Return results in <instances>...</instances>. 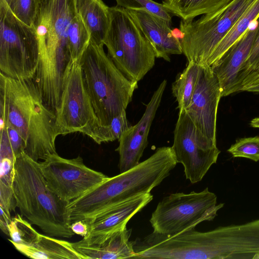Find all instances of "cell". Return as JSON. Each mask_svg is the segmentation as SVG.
<instances>
[{
    "label": "cell",
    "mask_w": 259,
    "mask_h": 259,
    "mask_svg": "<svg viewBox=\"0 0 259 259\" xmlns=\"http://www.w3.org/2000/svg\"><path fill=\"white\" fill-rule=\"evenodd\" d=\"M259 29V18L224 55L210 67L217 76L222 97L240 92L242 74Z\"/></svg>",
    "instance_id": "cell-15"
},
{
    "label": "cell",
    "mask_w": 259,
    "mask_h": 259,
    "mask_svg": "<svg viewBox=\"0 0 259 259\" xmlns=\"http://www.w3.org/2000/svg\"><path fill=\"white\" fill-rule=\"evenodd\" d=\"M20 214L46 235L70 238L72 231L67 205L49 187L40 163L22 153L14 164L12 184Z\"/></svg>",
    "instance_id": "cell-4"
},
{
    "label": "cell",
    "mask_w": 259,
    "mask_h": 259,
    "mask_svg": "<svg viewBox=\"0 0 259 259\" xmlns=\"http://www.w3.org/2000/svg\"><path fill=\"white\" fill-rule=\"evenodd\" d=\"M224 204H217V195L207 187L199 192L172 193L158 203L150 223L153 232L173 235L212 221Z\"/></svg>",
    "instance_id": "cell-9"
},
{
    "label": "cell",
    "mask_w": 259,
    "mask_h": 259,
    "mask_svg": "<svg viewBox=\"0 0 259 259\" xmlns=\"http://www.w3.org/2000/svg\"><path fill=\"white\" fill-rule=\"evenodd\" d=\"M153 199L150 193L140 195L102 212L88 224L89 232L79 241L88 245L102 243L124 228L129 220Z\"/></svg>",
    "instance_id": "cell-16"
},
{
    "label": "cell",
    "mask_w": 259,
    "mask_h": 259,
    "mask_svg": "<svg viewBox=\"0 0 259 259\" xmlns=\"http://www.w3.org/2000/svg\"><path fill=\"white\" fill-rule=\"evenodd\" d=\"M77 14L75 0H47L40 4L34 26L39 54L32 79L43 99L60 100L67 73L73 63L68 44V28Z\"/></svg>",
    "instance_id": "cell-3"
},
{
    "label": "cell",
    "mask_w": 259,
    "mask_h": 259,
    "mask_svg": "<svg viewBox=\"0 0 259 259\" xmlns=\"http://www.w3.org/2000/svg\"><path fill=\"white\" fill-rule=\"evenodd\" d=\"M233 0H162V4L183 20L194 19L201 15L215 14Z\"/></svg>",
    "instance_id": "cell-21"
},
{
    "label": "cell",
    "mask_w": 259,
    "mask_h": 259,
    "mask_svg": "<svg viewBox=\"0 0 259 259\" xmlns=\"http://www.w3.org/2000/svg\"><path fill=\"white\" fill-rule=\"evenodd\" d=\"M258 18L259 0H255L218 45L209 58L207 65L211 66L219 60Z\"/></svg>",
    "instance_id": "cell-22"
},
{
    "label": "cell",
    "mask_w": 259,
    "mask_h": 259,
    "mask_svg": "<svg viewBox=\"0 0 259 259\" xmlns=\"http://www.w3.org/2000/svg\"><path fill=\"white\" fill-rule=\"evenodd\" d=\"M110 23L104 41L108 55L129 80L138 82L153 68V48L127 9L109 7Z\"/></svg>",
    "instance_id": "cell-6"
},
{
    "label": "cell",
    "mask_w": 259,
    "mask_h": 259,
    "mask_svg": "<svg viewBox=\"0 0 259 259\" xmlns=\"http://www.w3.org/2000/svg\"><path fill=\"white\" fill-rule=\"evenodd\" d=\"M171 147H162L144 161L120 172L68 203L71 223L81 220L87 224L97 215L119 203L142 194L150 193L176 166Z\"/></svg>",
    "instance_id": "cell-2"
},
{
    "label": "cell",
    "mask_w": 259,
    "mask_h": 259,
    "mask_svg": "<svg viewBox=\"0 0 259 259\" xmlns=\"http://www.w3.org/2000/svg\"><path fill=\"white\" fill-rule=\"evenodd\" d=\"M201 66L188 62L172 84V93L178 103L179 110L185 109L190 104L200 74Z\"/></svg>",
    "instance_id": "cell-23"
},
{
    "label": "cell",
    "mask_w": 259,
    "mask_h": 259,
    "mask_svg": "<svg viewBox=\"0 0 259 259\" xmlns=\"http://www.w3.org/2000/svg\"><path fill=\"white\" fill-rule=\"evenodd\" d=\"M221 97L220 82L211 67L201 66L190 103L185 110L195 126L215 141L217 115Z\"/></svg>",
    "instance_id": "cell-13"
},
{
    "label": "cell",
    "mask_w": 259,
    "mask_h": 259,
    "mask_svg": "<svg viewBox=\"0 0 259 259\" xmlns=\"http://www.w3.org/2000/svg\"><path fill=\"white\" fill-rule=\"evenodd\" d=\"M131 232V229L125 227L101 243L88 245L79 241L72 243V245L83 259L133 258L135 253L133 241L129 240Z\"/></svg>",
    "instance_id": "cell-18"
},
{
    "label": "cell",
    "mask_w": 259,
    "mask_h": 259,
    "mask_svg": "<svg viewBox=\"0 0 259 259\" xmlns=\"http://www.w3.org/2000/svg\"><path fill=\"white\" fill-rule=\"evenodd\" d=\"M39 54L35 27L22 22L6 2L0 0L1 72L15 79H33Z\"/></svg>",
    "instance_id": "cell-7"
},
{
    "label": "cell",
    "mask_w": 259,
    "mask_h": 259,
    "mask_svg": "<svg viewBox=\"0 0 259 259\" xmlns=\"http://www.w3.org/2000/svg\"><path fill=\"white\" fill-rule=\"evenodd\" d=\"M1 126L4 127L7 132L15 157L16 158L25 152V143L20 134L12 126L1 122Z\"/></svg>",
    "instance_id": "cell-32"
},
{
    "label": "cell",
    "mask_w": 259,
    "mask_h": 259,
    "mask_svg": "<svg viewBox=\"0 0 259 259\" xmlns=\"http://www.w3.org/2000/svg\"><path fill=\"white\" fill-rule=\"evenodd\" d=\"M15 160L11 157H0V182L11 187L13 184Z\"/></svg>",
    "instance_id": "cell-33"
},
{
    "label": "cell",
    "mask_w": 259,
    "mask_h": 259,
    "mask_svg": "<svg viewBox=\"0 0 259 259\" xmlns=\"http://www.w3.org/2000/svg\"><path fill=\"white\" fill-rule=\"evenodd\" d=\"M232 157L259 161V136L239 139L227 150Z\"/></svg>",
    "instance_id": "cell-28"
},
{
    "label": "cell",
    "mask_w": 259,
    "mask_h": 259,
    "mask_svg": "<svg viewBox=\"0 0 259 259\" xmlns=\"http://www.w3.org/2000/svg\"><path fill=\"white\" fill-rule=\"evenodd\" d=\"M250 125L252 127L259 128V117L252 119L250 121Z\"/></svg>",
    "instance_id": "cell-37"
},
{
    "label": "cell",
    "mask_w": 259,
    "mask_h": 259,
    "mask_svg": "<svg viewBox=\"0 0 259 259\" xmlns=\"http://www.w3.org/2000/svg\"><path fill=\"white\" fill-rule=\"evenodd\" d=\"M20 253L35 259H83L73 247L72 243L39 234L37 239L29 245L11 242Z\"/></svg>",
    "instance_id": "cell-19"
},
{
    "label": "cell",
    "mask_w": 259,
    "mask_h": 259,
    "mask_svg": "<svg viewBox=\"0 0 259 259\" xmlns=\"http://www.w3.org/2000/svg\"><path fill=\"white\" fill-rule=\"evenodd\" d=\"M90 41L79 61L83 81L100 125L125 112L138 82L127 79L104 50Z\"/></svg>",
    "instance_id": "cell-5"
},
{
    "label": "cell",
    "mask_w": 259,
    "mask_h": 259,
    "mask_svg": "<svg viewBox=\"0 0 259 259\" xmlns=\"http://www.w3.org/2000/svg\"><path fill=\"white\" fill-rule=\"evenodd\" d=\"M117 6L128 10H145L171 22L172 14L162 4L152 0H115Z\"/></svg>",
    "instance_id": "cell-29"
},
{
    "label": "cell",
    "mask_w": 259,
    "mask_h": 259,
    "mask_svg": "<svg viewBox=\"0 0 259 259\" xmlns=\"http://www.w3.org/2000/svg\"><path fill=\"white\" fill-rule=\"evenodd\" d=\"M6 3L8 4L9 7H10L12 5L13 0H5Z\"/></svg>",
    "instance_id": "cell-38"
},
{
    "label": "cell",
    "mask_w": 259,
    "mask_h": 259,
    "mask_svg": "<svg viewBox=\"0 0 259 259\" xmlns=\"http://www.w3.org/2000/svg\"><path fill=\"white\" fill-rule=\"evenodd\" d=\"M240 91L259 92V74H252L246 77Z\"/></svg>",
    "instance_id": "cell-34"
},
{
    "label": "cell",
    "mask_w": 259,
    "mask_h": 259,
    "mask_svg": "<svg viewBox=\"0 0 259 259\" xmlns=\"http://www.w3.org/2000/svg\"><path fill=\"white\" fill-rule=\"evenodd\" d=\"M259 74V69L256 72H254V73H252L251 74Z\"/></svg>",
    "instance_id": "cell-40"
},
{
    "label": "cell",
    "mask_w": 259,
    "mask_h": 259,
    "mask_svg": "<svg viewBox=\"0 0 259 259\" xmlns=\"http://www.w3.org/2000/svg\"><path fill=\"white\" fill-rule=\"evenodd\" d=\"M259 69V29L242 74V84L245 78ZM241 84V85H242Z\"/></svg>",
    "instance_id": "cell-30"
},
{
    "label": "cell",
    "mask_w": 259,
    "mask_h": 259,
    "mask_svg": "<svg viewBox=\"0 0 259 259\" xmlns=\"http://www.w3.org/2000/svg\"><path fill=\"white\" fill-rule=\"evenodd\" d=\"M163 80L154 92L139 122L130 127L118 140L119 146L115 150L119 156L118 167L120 172H125L139 164L145 148L150 127L166 86Z\"/></svg>",
    "instance_id": "cell-14"
},
{
    "label": "cell",
    "mask_w": 259,
    "mask_h": 259,
    "mask_svg": "<svg viewBox=\"0 0 259 259\" xmlns=\"http://www.w3.org/2000/svg\"><path fill=\"white\" fill-rule=\"evenodd\" d=\"M254 1L233 0L215 14L203 15L196 20L182 19L180 41L188 61L207 65L218 45Z\"/></svg>",
    "instance_id": "cell-8"
},
{
    "label": "cell",
    "mask_w": 259,
    "mask_h": 259,
    "mask_svg": "<svg viewBox=\"0 0 259 259\" xmlns=\"http://www.w3.org/2000/svg\"><path fill=\"white\" fill-rule=\"evenodd\" d=\"M39 6V0H13L10 8L22 22L28 26L35 27Z\"/></svg>",
    "instance_id": "cell-27"
},
{
    "label": "cell",
    "mask_w": 259,
    "mask_h": 259,
    "mask_svg": "<svg viewBox=\"0 0 259 259\" xmlns=\"http://www.w3.org/2000/svg\"><path fill=\"white\" fill-rule=\"evenodd\" d=\"M75 5L90 32V41L104 45L110 23L109 7L102 0H75Z\"/></svg>",
    "instance_id": "cell-20"
},
{
    "label": "cell",
    "mask_w": 259,
    "mask_h": 259,
    "mask_svg": "<svg viewBox=\"0 0 259 259\" xmlns=\"http://www.w3.org/2000/svg\"><path fill=\"white\" fill-rule=\"evenodd\" d=\"M131 126L126 113L123 112L114 117L109 124L100 125L91 139L98 144L112 142L119 140Z\"/></svg>",
    "instance_id": "cell-26"
},
{
    "label": "cell",
    "mask_w": 259,
    "mask_h": 259,
    "mask_svg": "<svg viewBox=\"0 0 259 259\" xmlns=\"http://www.w3.org/2000/svg\"><path fill=\"white\" fill-rule=\"evenodd\" d=\"M47 0H39V3L41 4L46 2Z\"/></svg>",
    "instance_id": "cell-39"
},
{
    "label": "cell",
    "mask_w": 259,
    "mask_h": 259,
    "mask_svg": "<svg viewBox=\"0 0 259 259\" xmlns=\"http://www.w3.org/2000/svg\"><path fill=\"white\" fill-rule=\"evenodd\" d=\"M39 163L49 187L67 203L80 197L108 177L85 165L80 156L66 159L57 153L49 155Z\"/></svg>",
    "instance_id": "cell-12"
},
{
    "label": "cell",
    "mask_w": 259,
    "mask_h": 259,
    "mask_svg": "<svg viewBox=\"0 0 259 259\" xmlns=\"http://www.w3.org/2000/svg\"><path fill=\"white\" fill-rule=\"evenodd\" d=\"M67 39L73 62H79L90 44L91 36L82 19L77 14L70 23Z\"/></svg>",
    "instance_id": "cell-24"
},
{
    "label": "cell",
    "mask_w": 259,
    "mask_h": 259,
    "mask_svg": "<svg viewBox=\"0 0 259 259\" xmlns=\"http://www.w3.org/2000/svg\"><path fill=\"white\" fill-rule=\"evenodd\" d=\"M32 225L21 214H17L8 225L9 236L11 238L9 239V241L26 245L33 243L39 233Z\"/></svg>",
    "instance_id": "cell-25"
},
{
    "label": "cell",
    "mask_w": 259,
    "mask_h": 259,
    "mask_svg": "<svg viewBox=\"0 0 259 259\" xmlns=\"http://www.w3.org/2000/svg\"><path fill=\"white\" fill-rule=\"evenodd\" d=\"M70 228L74 234L82 236H85L89 232V226L84 221H76L71 224Z\"/></svg>",
    "instance_id": "cell-35"
},
{
    "label": "cell",
    "mask_w": 259,
    "mask_h": 259,
    "mask_svg": "<svg viewBox=\"0 0 259 259\" xmlns=\"http://www.w3.org/2000/svg\"><path fill=\"white\" fill-rule=\"evenodd\" d=\"M16 207L12 187L0 182V208L11 215Z\"/></svg>",
    "instance_id": "cell-31"
},
{
    "label": "cell",
    "mask_w": 259,
    "mask_h": 259,
    "mask_svg": "<svg viewBox=\"0 0 259 259\" xmlns=\"http://www.w3.org/2000/svg\"><path fill=\"white\" fill-rule=\"evenodd\" d=\"M127 10L150 42L156 58L169 62L170 55L183 53L180 40L171 29V22L145 10Z\"/></svg>",
    "instance_id": "cell-17"
},
{
    "label": "cell",
    "mask_w": 259,
    "mask_h": 259,
    "mask_svg": "<svg viewBox=\"0 0 259 259\" xmlns=\"http://www.w3.org/2000/svg\"><path fill=\"white\" fill-rule=\"evenodd\" d=\"M2 122L20 134L25 153L33 160L57 153L55 141L60 135L54 112L45 104L32 79H18L0 73Z\"/></svg>",
    "instance_id": "cell-1"
},
{
    "label": "cell",
    "mask_w": 259,
    "mask_h": 259,
    "mask_svg": "<svg viewBox=\"0 0 259 259\" xmlns=\"http://www.w3.org/2000/svg\"><path fill=\"white\" fill-rule=\"evenodd\" d=\"M171 148L178 163L184 167L186 178L192 184L202 180L221 152L217 141L203 134L185 109L179 110Z\"/></svg>",
    "instance_id": "cell-10"
},
{
    "label": "cell",
    "mask_w": 259,
    "mask_h": 259,
    "mask_svg": "<svg viewBox=\"0 0 259 259\" xmlns=\"http://www.w3.org/2000/svg\"><path fill=\"white\" fill-rule=\"evenodd\" d=\"M55 114L60 135L78 132L92 138L100 126L79 62H73L67 73L60 105Z\"/></svg>",
    "instance_id": "cell-11"
},
{
    "label": "cell",
    "mask_w": 259,
    "mask_h": 259,
    "mask_svg": "<svg viewBox=\"0 0 259 259\" xmlns=\"http://www.w3.org/2000/svg\"><path fill=\"white\" fill-rule=\"evenodd\" d=\"M1 208L0 213V228L3 232L9 236L8 225L12 218L2 208Z\"/></svg>",
    "instance_id": "cell-36"
}]
</instances>
